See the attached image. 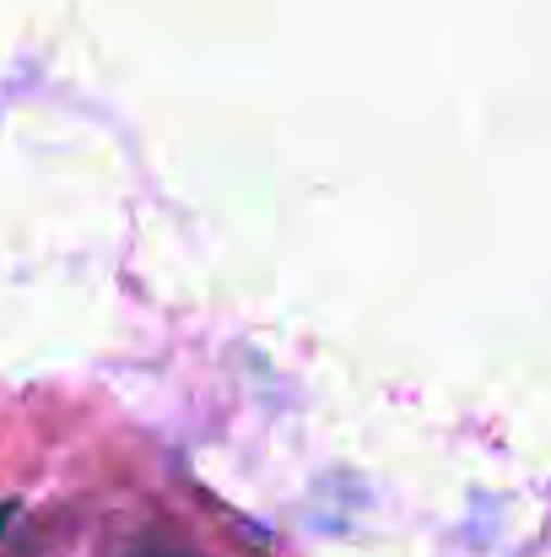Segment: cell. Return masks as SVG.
I'll use <instances>...</instances> for the list:
<instances>
[{
	"label": "cell",
	"instance_id": "obj_1",
	"mask_svg": "<svg viewBox=\"0 0 551 557\" xmlns=\"http://www.w3.org/2000/svg\"><path fill=\"white\" fill-rule=\"evenodd\" d=\"M11 515H16V509H11V504H5V509H0V531H5V520H11Z\"/></svg>",
	"mask_w": 551,
	"mask_h": 557
}]
</instances>
